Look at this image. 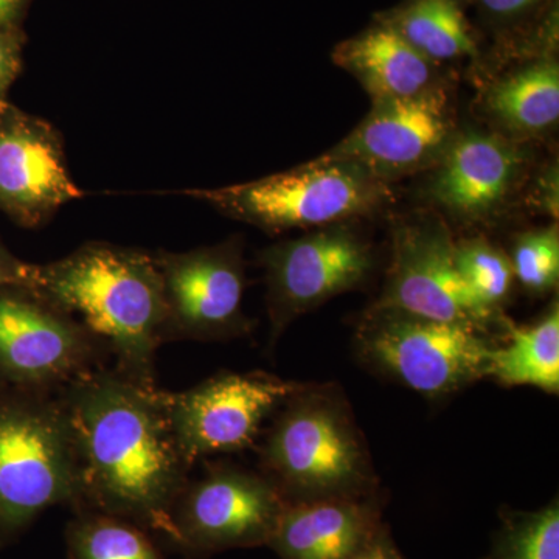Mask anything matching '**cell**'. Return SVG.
<instances>
[{
    "instance_id": "obj_12",
    "label": "cell",
    "mask_w": 559,
    "mask_h": 559,
    "mask_svg": "<svg viewBox=\"0 0 559 559\" xmlns=\"http://www.w3.org/2000/svg\"><path fill=\"white\" fill-rule=\"evenodd\" d=\"M454 248V238L440 218L423 215L401 221L393 231L384 290L374 307L396 308L485 333L495 323L507 322L481 307L455 266Z\"/></svg>"
},
{
    "instance_id": "obj_18",
    "label": "cell",
    "mask_w": 559,
    "mask_h": 559,
    "mask_svg": "<svg viewBox=\"0 0 559 559\" xmlns=\"http://www.w3.org/2000/svg\"><path fill=\"white\" fill-rule=\"evenodd\" d=\"M507 340L488 352L487 377L507 388H535L559 393V308L550 305L530 325H507Z\"/></svg>"
},
{
    "instance_id": "obj_24",
    "label": "cell",
    "mask_w": 559,
    "mask_h": 559,
    "mask_svg": "<svg viewBox=\"0 0 559 559\" xmlns=\"http://www.w3.org/2000/svg\"><path fill=\"white\" fill-rule=\"evenodd\" d=\"M509 259L514 278L533 296H546L558 288V224L527 230L514 237Z\"/></svg>"
},
{
    "instance_id": "obj_9",
    "label": "cell",
    "mask_w": 559,
    "mask_h": 559,
    "mask_svg": "<svg viewBox=\"0 0 559 559\" xmlns=\"http://www.w3.org/2000/svg\"><path fill=\"white\" fill-rule=\"evenodd\" d=\"M165 301V342H224L248 336L252 319L242 308L245 240L240 235L187 252L154 253Z\"/></svg>"
},
{
    "instance_id": "obj_2",
    "label": "cell",
    "mask_w": 559,
    "mask_h": 559,
    "mask_svg": "<svg viewBox=\"0 0 559 559\" xmlns=\"http://www.w3.org/2000/svg\"><path fill=\"white\" fill-rule=\"evenodd\" d=\"M38 290L79 314L108 347L114 369L157 388V349L165 342V301L154 253L92 241L64 259L38 264Z\"/></svg>"
},
{
    "instance_id": "obj_23",
    "label": "cell",
    "mask_w": 559,
    "mask_h": 559,
    "mask_svg": "<svg viewBox=\"0 0 559 559\" xmlns=\"http://www.w3.org/2000/svg\"><path fill=\"white\" fill-rule=\"evenodd\" d=\"M489 559H559L558 500L540 510L511 513Z\"/></svg>"
},
{
    "instance_id": "obj_16",
    "label": "cell",
    "mask_w": 559,
    "mask_h": 559,
    "mask_svg": "<svg viewBox=\"0 0 559 559\" xmlns=\"http://www.w3.org/2000/svg\"><path fill=\"white\" fill-rule=\"evenodd\" d=\"M369 498L288 503L267 546L282 559H352L381 535Z\"/></svg>"
},
{
    "instance_id": "obj_15",
    "label": "cell",
    "mask_w": 559,
    "mask_h": 559,
    "mask_svg": "<svg viewBox=\"0 0 559 559\" xmlns=\"http://www.w3.org/2000/svg\"><path fill=\"white\" fill-rule=\"evenodd\" d=\"M527 164L524 148L491 132H455L430 170V201L465 224L491 219L510 200Z\"/></svg>"
},
{
    "instance_id": "obj_19",
    "label": "cell",
    "mask_w": 559,
    "mask_h": 559,
    "mask_svg": "<svg viewBox=\"0 0 559 559\" xmlns=\"http://www.w3.org/2000/svg\"><path fill=\"white\" fill-rule=\"evenodd\" d=\"M484 106L510 134L532 138L551 130L559 119L558 62L536 61L502 76L489 86Z\"/></svg>"
},
{
    "instance_id": "obj_20",
    "label": "cell",
    "mask_w": 559,
    "mask_h": 559,
    "mask_svg": "<svg viewBox=\"0 0 559 559\" xmlns=\"http://www.w3.org/2000/svg\"><path fill=\"white\" fill-rule=\"evenodd\" d=\"M380 20L433 64L477 55L462 0H407Z\"/></svg>"
},
{
    "instance_id": "obj_30",
    "label": "cell",
    "mask_w": 559,
    "mask_h": 559,
    "mask_svg": "<svg viewBox=\"0 0 559 559\" xmlns=\"http://www.w3.org/2000/svg\"><path fill=\"white\" fill-rule=\"evenodd\" d=\"M352 559H403V557L395 549V546L390 543L388 536L381 533L366 550L360 551Z\"/></svg>"
},
{
    "instance_id": "obj_26",
    "label": "cell",
    "mask_w": 559,
    "mask_h": 559,
    "mask_svg": "<svg viewBox=\"0 0 559 559\" xmlns=\"http://www.w3.org/2000/svg\"><path fill=\"white\" fill-rule=\"evenodd\" d=\"M38 285V264L17 259L0 241V288L2 286H25L36 288Z\"/></svg>"
},
{
    "instance_id": "obj_21",
    "label": "cell",
    "mask_w": 559,
    "mask_h": 559,
    "mask_svg": "<svg viewBox=\"0 0 559 559\" xmlns=\"http://www.w3.org/2000/svg\"><path fill=\"white\" fill-rule=\"evenodd\" d=\"M150 532L100 511L80 510L66 528L70 559H165Z\"/></svg>"
},
{
    "instance_id": "obj_6",
    "label": "cell",
    "mask_w": 559,
    "mask_h": 559,
    "mask_svg": "<svg viewBox=\"0 0 559 559\" xmlns=\"http://www.w3.org/2000/svg\"><path fill=\"white\" fill-rule=\"evenodd\" d=\"M355 345L369 369L426 399H443L487 378L495 344L474 326L373 305L359 322Z\"/></svg>"
},
{
    "instance_id": "obj_3",
    "label": "cell",
    "mask_w": 559,
    "mask_h": 559,
    "mask_svg": "<svg viewBox=\"0 0 559 559\" xmlns=\"http://www.w3.org/2000/svg\"><path fill=\"white\" fill-rule=\"evenodd\" d=\"M259 457L286 503L369 498L378 484L352 407L330 384H305L280 406Z\"/></svg>"
},
{
    "instance_id": "obj_17",
    "label": "cell",
    "mask_w": 559,
    "mask_h": 559,
    "mask_svg": "<svg viewBox=\"0 0 559 559\" xmlns=\"http://www.w3.org/2000/svg\"><path fill=\"white\" fill-rule=\"evenodd\" d=\"M333 62L358 81L371 103L414 97L440 84L437 64L381 20L341 43Z\"/></svg>"
},
{
    "instance_id": "obj_7",
    "label": "cell",
    "mask_w": 559,
    "mask_h": 559,
    "mask_svg": "<svg viewBox=\"0 0 559 559\" xmlns=\"http://www.w3.org/2000/svg\"><path fill=\"white\" fill-rule=\"evenodd\" d=\"M108 347L38 290L0 288V388L60 393L109 366Z\"/></svg>"
},
{
    "instance_id": "obj_13",
    "label": "cell",
    "mask_w": 559,
    "mask_h": 559,
    "mask_svg": "<svg viewBox=\"0 0 559 559\" xmlns=\"http://www.w3.org/2000/svg\"><path fill=\"white\" fill-rule=\"evenodd\" d=\"M454 134L450 95L437 84L414 97L373 102L369 116L325 154L390 182L432 168Z\"/></svg>"
},
{
    "instance_id": "obj_22",
    "label": "cell",
    "mask_w": 559,
    "mask_h": 559,
    "mask_svg": "<svg viewBox=\"0 0 559 559\" xmlns=\"http://www.w3.org/2000/svg\"><path fill=\"white\" fill-rule=\"evenodd\" d=\"M455 266L485 310L502 316L500 308L513 286V267L509 253L484 238L455 242Z\"/></svg>"
},
{
    "instance_id": "obj_4",
    "label": "cell",
    "mask_w": 559,
    "mask_h": 559,
    "mask_svg": "<svg viewBox=\"0 0 559 559\" xmlns=\"http://www.w3.org/2000/svg\"><path fill=\"white\" fill-rule=\"evenodd\" d=\"M58 506L83 510L60 395L0 388V546Z\"/></svg>"
},
{
    "instance_id": "obj_5",
    "label": "cell",
    "mask_w": 559,
    "mask_h": 559,
    "mask_svg": "<svg viewBox=\"0 0 559 559\" xmlns=\"http://www.w3.org/2000/svg\"><path fill=\"white\" fill-rule=\"evenodd\" d=\"M179 193L272 235L366 218L392 198L389 182L326 154L266 178Z\"/></svg>"
},
{
    "instance_id": "obj_11",
    "label": "cell",
    "mask_w": 559,
    "mask_h": 559,
    "mask_svg": "<svg viewBox=\"0 0 559 559\" xmlns=\"http://www.w3.org/2000/svg\"><path fill=\"white\" fill-rule=\"evenodd\" d=\"M304 385L264 371H224L183 392L164 390V400L180 451L194 466L255 447L264 423Z\"/></svg>"
},
{
    "instance_id": "obj_10",
    "label": "cell",
    "mask_w": 559,
    "mask_h": 559,
    "mask_svg": "<svg viewBox=\"0 0 559 559\" xmlns=\"http://www.w3.org/2000/svg\"><path fill=\"white\" fill-rule=\"evenodd\" d=\"M266 283L271 342L326 301L358 289L373 272V249L349 223L275 242L259 255Z\"/></svg>"
},
{
    "instance_id": "obj_28",
    "label": "cell",
    "mask_w": 559,
    "mask_h": 559,
    "mask_svg": "<svg viewBox=\"0 0 559 559\" xmlns=\"http://www.w3.org/2000/svg\"><path fill=\"white\" fill-rule=\"evenodd\" d=\"M558 165H550L536 183L535 201L540 212L558 221Z\"/></svg>"
},
{
    "instance_id": "obj_25",
    "label": "cell",
    "mask_w": 559,
    "mask_h": 559,
    "mask_svg": "<svg viewBox=\"0 0 559 559\" xmlns=\"http://www.w3.org/2000/svg\"><path fill=\"white\" fill-rule=\"evenodd\" d=\"M24 43L22 31H0V100L20 76Z\"/></svg>"
},
{
    "instance_id": "obj_1",
    "label": "cell",
    "mask_w": 559,
    "mask_h": 559,
    "mask_svg": "<svg viewBox=\"0 0 559 559\" xmlns=\"http://www.w3.org/2000/svg\"><path fill=\"white\" fill-rule=\"evenodd\" d=\"M83 510L134 522L171 538V509L193 466L173 433L164 390L112 366L61 390Z\"/></svg>"
},
{
    "instance_id": "obj_27",
    "label": "cell",
    "mask_w": 559,
    "mask_h": 559,
    "mask_svg": "<svg viewBox=\"0 0 559 559\" xmlns=\"http://www.w3.org/2000/svg\"><path fill=\"white\" fill-rule=\"evenodd\" d=\"M543 0H479L480 9L499 22L520 20L540 5Z\"/></svg>"
},
{
    "instance_id": "obj_29",
    "label": "cell",
    "mask_w": 559,
    "mask_h": 559,
    "mask_svg": "<svg viewBox=\"0 0 559 559\" xmlns=\"http://www.w3.org/2000/svg\"><path fill=\"white\" fill-rule=\"evenodd\" d=\"M32 0H0V31H21Z\"/></svg>"
},
{
    "instance_id": "obj_14",
    "label": "cell",
    "mask_w": 559,
    "mask_h": 559,
    "mask_svg": "<svg viewBox=\"0 0 559 559\" xmlns=\"http://www.w3.org/2000/svg\"><path fill=\"white\" fill-rule=\"evenodd\" d=\"M83 197L70 176L60 131L0 100V212L17 226L36 229Z\"/></svg>"
},
{
    "instance_id": "obj_8",
    "label": "cell",
    "mask_w": 559,
    "mask_h": 559,
    "mask_svg": "<svg viewBox=\"0 0 559 559\" xmlns=\"http://www.w3.org/2000/svg\"><path fill=\"white\" fill-rule=\"evenodd\" d=\"M286 506L263 474L209 463L204 476L187 481L176 499L168 543L191 557L267 546Z\"/></svg>"
}]
</instances>
